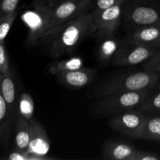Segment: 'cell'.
Returning <instances> with one entry per match:
<instances>
[{
    "mask_svg": "<svg viewBox=\"0 0 160 160\" xmlns=\"http://www.w3.org/2000/svg\"><path fill=\"white\" fill-rule=\"evenodd\" d=\"M144 70L154 72L160 74V50L144 64Z\"/></svg>",
    "mask_w": 160,
    "mask_h": 160,
    "instance_id": "cell-26",
    "label": "cell"
},
{
    "mask_svg": "<svg viewBox=\"0 0 160 160\" xmlns=\"http://www.w3.org/2000/svg\"><path fill=\"white\" fill-rule=\"evenodd\" d=\"M31 140V126L30 122L18 115L15 125L14 149L27 152Z\"/></svg>",
    "mask_w": 160,
    "mask_h": 160,
    "instance_id": "cell-16",
    "label": "cell"
},
{
    "mask_svg": "<svg viewBox=\"0 0 160 160\" xmlns=\"http://www.w3.org/2000/svg\"><path fill=\"white\" fill-rule=\"evenodd\" d=\"M83 67H84V60L82 58L75 56L63 60L53 61L48 66V71L51 74L56 75L59 72L78 70Z\"/></svg>",
    "mask_w": 160,
    "mask_h": 160,
    "instance_id": "cell-19",
    "label": "cell"
},
{
    "mask_svg": "<svg viewBox=\"0 0 160 160\" xmlns=\"http://www.w3.org/2000/svg\"><path fill=\"white\" fill-rule=\"evenodd\" d=\"M151 92L152 90L120 92L101 97L94 106V112L104 117L137 109Z\"/></svg>",
    "mask_w": 160,
    "mask_h": 160,
    "instance_id": "cell-3",
    "label": "cell"
},
{
    "mask_svg": "<svg viewBox=\"0 0 160 160\" xmlns=\"http://www.w3.org/2000/svg\"><path fill=\"white\" fill-rule=\"evenodd\" d=\"M1 76L2 74L0 73V84ZM12 122L13 121L11 118L7 105L3 98L0 85V144L3 146H6L9 142Z\"/></svg>",
    "mask_w": 160,
    "mask_h": 160,
    "instance_id": "cell-17",
    "label": "cell"
},
{
    "mask_svg": "<svg viewBox=\"0 0 160 160\" xmlns=\"http://www.w3.org/2000/svg\"><path fill=\"white\" fill-rule=\"evenodd\" d=\"M31 140L27 152L38 156H47L50 152V141L43 125L33 118L30 120Z\"/></svg>",
    "mask_w": 160,
    "mask_h": 160,
    "instance_id": "cell-9",
    "label": "cell"
},
{
    "mask_svg": "<svg viewBox=\"0 0 160 160\" xmlns=\"http://www.w3.org/2000/svg\"><path fill=\"white\" fill-rule=\"evenodd\" d=\"M56 3V0H33V5L34 6H44L53 7Z\"/></svg>",
    "mask_w": 160,
    "mask_h": 160,
    "instance_id": "cell-29",
    "label": "cell"
},
{
    "mask_svg": "<svg viewBox=\"0 0 160 160\" xmlns=\"http://www.w3.org/2000/svg\"><path fill=\"white\" fill-rule=\"evenodd\" d=\"M130 43L144 45L159 49L160 26H147L138 28L130 35Z\"/></svg>",
    "mask_w": 160,
    "mask_h": 160,
    "instance_id": "cell-13",
    "label": "cell"
},
{
    "mask_svg": "<svg viewBox=\"0 0 160 160\" xmlns=\"http://www.w3.org/2000/svg\"><path fill=\"white\" fill-rule=\"evenodd\" d=\"M138 149L128 143L109 142L105 145L102 158L109 160H133Z\"/></svg>",
    "mask_w": 160,
    "mask_h": 160,
    "instance_id": "cell-14",
    "label": "cell"
},
{
    "mask_svg": "<svg viewBox=\"0 0 160 160\" xmlns=\"http://www.w3.org/2000/svg\"><path fill=\"white\" fill-rule=\"evenodd\" d=\"M96 31L92 13L87 12L48 31L39 43L47 47L50 57L57 59L73 52L84 38Z\"/></svg>",
    "mask_w": 160,
    "mask_h": 160,
    "instance_id": "cell-1",
    "label": "cell"
},
{
    "mask_svg": "<svg viewBox=\"0 0 160 160\" xmlns=\"http://www.w3.org/2000/svg\"><path fill=\"white\" fill-rule=\"evenodd\" d=\"M95 74V70L89 68L62 71L56 73V76L60 82L70 88H80L91 82Z\"/></svg>",
    "mask_w": 160,
    "mask_h": 160,
    "instance_id": "cell-11",
    "label": "cell"
},
{
    "mask_svg": "<svg viewBox=\"0 0 160 160\" xmlns=\"http://www.w3.org/2000/svg\"><path fill=\"white\" fill-rule=\"evenodd\" d=\"M123 5H115L102 10L92 11L97 31L115 32L120 26Z\"/></svg>",
    "mask_w": 160,
    "mask_h": 160,
    "instance_id": "cell-8",
    "label": "cell"
},
{
    "mask_svg": "<svg viewBox=\"0 0 160 160\" xmlns=\"http://www.w3.org/2000/svg\"><path fill=\"white\" fill-rule=\"evenodd\" d=\"M10 72L9 56L6 52L5 41H0V73L6 74Z\"/></svg>",
    "mask_w": 160,
    "mask_h": 160,
    "instance_id": "cell-24",
    "label": "cell"
},
{
    "mask_svg": "<svg viewBox=\"0 0 160 160\" xmlns=\"http://www.w3.org/2000/svg\"><path fill=\"white\" fill-rule=\"evenodd\" d=\"M159 80L160 74L147 70L125 73L101 84L95 90V95L101 98L120 92L152 90Z\"/></svg>",
    "mask_w": 160,
    "mask_h": 160,
    "instance_id": "cell-2",
    "label": "cell"
},
{
    "mask_svg": "<svg viewBox=\"0 0 160 160\" xmlns=\"http://www.w3.org/2000/svg\"><path fill=\"white\" fill-rule=\"evenodd\" d=\"M127 0H93L92 11H98L105 9L110 6L118 4H124Z\"/></svg>",
    "mask_w": 160,
    "mask_h": 160,
    "instance_id": "cell-27",
    "label": "cell"
},
{
    "mask_svg": "<svg viewBox=\"0 0 160 160\" xmlns=\"http://www.w3.org/2000/svg\"><path fill=\"white\" fill-rule=\"evenodd\" d=\"M147 114L138 109L126 111L114 116L109 120V125L114 131L134 138L143 124Z\"/></svg>",
    "mask_w": 160,
    "mask_h": 160,
    "instance_id": "cell-7",
    "label": "cell"
},
{
    "mask_svg": "<svg viewBox=\"0 0 160 160\" xmlns=\"http://www.w3.org/2000/svg\"><path fill=\"white\" fill-rule=\"evenodd\" d=\"M52 15V7L34 6L25 11L21 15V20L28 31L26 45L29 48L39 43L48 31Z\"/></svg>",
    "mask_w": 160,
    "mask_h": 160,
    "instance_id": "cell-4",
    "label": "cell"
},
{
    "mask_svg": "<svg viewBox=\"0 0 160 160\" xmlns=\"http://www.w3.org/2000/svg\"><path fill=\"white\" fill-rule=\"evenodd\" d=\"M98 56L102 62H108L112 60L115 54L120 48L118 39L114 35V32L98 31Z\"/></svg>",
    "mask_w": 160,
    "mask_h": 160,
    "instance_id": "cell-15",
    "label": "cell"
},
{
    "mask_svg": "<svg viewBox=\"0 0 160 160\" xmlns=\"http://www.w3.org/2000/svg\"><path fill=\"white\" fill-rule=\"evenodd\" d=\"M17 15L18 11L17 9L8 15L0 17V41H5V38L10 31L11 27L15 21Z\"/></svg>",
    "mask_w": 160,
    "mask_h": 160,
    "instance_id": "cell-22",
    "label": "cell"
},
{
    "mask_svg": "<svg viewBox=\"0 0 160 160\" xmlns=\"http://www.w3.org/2000/svg\"><path fill=\"white\" fill-rule=\"evenodd\" d=\"M158 87H159V88L160 89V80H159V83H158Z\"/></svg>",
    "mask_w": 160,
    "mask_h": 160,
    "instance_id": "cell-30",
    "label": "cell"
},
{
    "mask_svg": "<svg viewBox=\"0 0 160 160\" xmlns=\"http://www.w3.org/2000/svg\"><path fill=\"white\" fill-rule=\"evenodd\" d=\"M137 109L146 113H160V89L152 92Z\"/></svg>",
    "mask_w": 160,
    "mask_h": 160,
    "instance_id": "cell-21",
    "label": "cell"
},
{
    "mask_svg": "<svg viewBox=\"0 0 160 160\" xmlns=\"http://www.w3.org/2000/svg\"><path fill=\"white\" fill-rule=\"evenodd\" d=\"M133 160H160V155L152 152L138 150Z\"/></svg>",
    "mask_w": 160,
    "mask_h": 160,
    "instance_id": "cell-28",
    "label": "cell"
},
{
    "mask_svg": "<svg viewBox=\"0 0 160 160\" xmlns=\"http://www.w3.org/2000/svg\"><path fill=\"white\" fill-rule=\"evenodd\" d=\"M134 138L160 142V117L147 114L143 124Z\"/></svg>",
    "mask_w": 160,
    "mask_h": 160,
    "instance_id": "cell-18",
    "label": "cell"
},
{
    "mask_svg": "<svg viewBox=\"0 0 160 160\" xmlns=\"http://www.w3.org/2000/svg\"><path fill=\"white\" fill-rule=\"evenodd\" d=\"M159 50L147 45L130 43L128 46L120 47L112 58V64L114 66L137 65L146 62Z\"/></svg>",
    "mask_w": 160,
    "mask_h": 160,
    "instance_id": "cell-6",
    "label": "cell"
},
{
    "mask_svg": "<svg viewBox=\"0 0 160 160\" xmlns=\"http://www.w3.org/2000/svg\"><path fill=\"white\" fill-rule=\"evenodd\" d=\"M34 112V102L29 93L23 92L18 100V115L30 121L33 119Z\"/></svg>",
    "mask_w": 160,
    "mask_h": 160,
    "instance_id": "cell-20",
    "label": "cell"
},
{
    "mask_svg": "<svg viewBox=\"0 0 160 160\" xmlns=\"http://www.w3.org/2000/svg\"><path fill=\"white\" fill-rule=\"evenodd\" d=\"M1 91L6 101L9 114L12 121L18 113V100L17 97V89L12 72L1 76Z\"/></svg>",
    "mask_w": 160,
    "mask_h": 160,
    "instance_id": "cell-12",
    "label": "cell"
},
{
    "mask_svg": "<svg viewBox=\"0 0 160 160\" xmlns=\"http://www.w3.org/2000/svg\"><path fill=\"white\" fill-rule=\"evenodd\" d=\"M20 0H0V17H4L17 10Z\"/></svg>",
    "mask_w": 160,
    "mask_h": 160,
    "instance_id": "cell-25",
    "label": "cell"
},
{
    "mask_svg": "<svg viewBox=\"0 0 160 160\" xmlns=\"http://www.w3.org/2000/svg\"><path fill=\"white\" fill-rule=\"evenodd\" d=\"M92 3L93 0H61L59 2H56L52 7V15L48 31L87 12L92 7Z\"/></svg>",
    "mask_w": 160,
    "mask_h": 160,
    "instance_id": "cell-5",
    "label": "cell"
},
{
    "mask_svg": "<svg viewBox=\"0 0 160 160\" xmlns=\"http://www.w3.org/2000/svg\"><path fill=\"white\" fill-rule=\"evenodd\" d=\"M128 19L135 26H160V9L145 4L133 6L128 12Z\"/></svg>",
    "mask_w": 160,
    "mask_h": 160,
    "instance_id": "cell-10",
    "label": "cell"
},
{
    "mask_svg": "<svg viewBox=\"0 0 160 160\" xmlns=\"http://www.w3.org/2000/svg\"><path fill=\"white\" fill-rule=\"evenodd\" d=\"M8 159L9 160H48L53 159V158L48 157V156H38L35 155L30 154L27 152L18 151L13 149L8 156Z\"/></svg>",
    "mask_w": 160,
    "mask_h": 160,
    "instance_id": "cell-23",
    "label": "cell"
}]
</instances>
